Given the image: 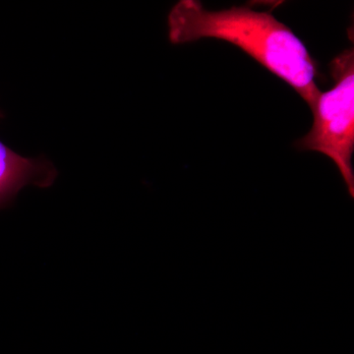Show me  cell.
Wrapping results in <instances>:
<instances>
[{
    "label": "cell",
    "instance_id": "cell-1",
    "mask_svg": "<svg viewBox=\"0 0 354 354\" xmlns=\"http://www.w3.org/2000/svg\"><path fill=\"white\" fill-rule=\"evenodd\" d=\"M171 44L203 39L227 41L288 84L311 111L321 94L318 69L304 41L271 13L247 6L209 10L197 0H180L167 18Z\"/></svg>",
    "mask_w": 354,
    "mask_h": 354
},
{
    "label": "cell",
    "instance_id": "cell-2",
    "mask_svg": "<svg viewBox=\"0 0 354 354\" xmlns=\"http://www.w3.org/2000/svg\"><path fill=\"white\" fill-rule=\"evenodd\" d=\"M334 87L321 92L312 111L313 124L297 142L301 151L330 158L354 196V50L342 51L330 64Z\"/></svg>",
    "mask_w": 354,
    "mask_h": 354
},
{
    "label": "cell",
    "instance_id": "cell-3",
    "mask_svg": "<svg viewBox=\"0 0 354 354\" xmlns=\"http://www.w3.org/2000/svg\"><path fill=\"white\" fill-rule=\"evenodd\" d=\"M57 176L50 162L21 157L0 142V208L28 184L50 187Z\"/></svg>",
    "mask_w": 354,
    "mask_h": 354
}]
</instances>
